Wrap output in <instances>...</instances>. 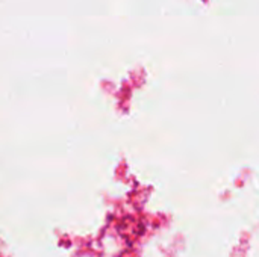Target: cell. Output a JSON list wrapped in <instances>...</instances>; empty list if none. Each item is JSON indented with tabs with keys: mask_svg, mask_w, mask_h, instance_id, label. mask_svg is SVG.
Returning a JSON list of instances; mask_svg holds the SVG:
<instances>
[]
</instances>
